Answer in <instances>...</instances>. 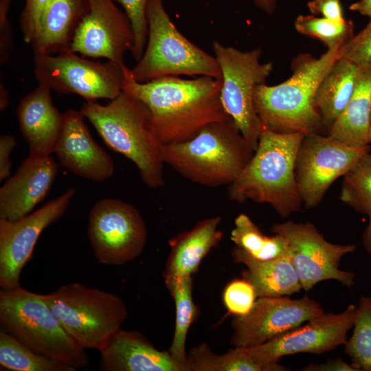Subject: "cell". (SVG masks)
<instances>
[{
  "label": "cell",
  "mask_w": 371,
  "mask_h": 371,
  "mask_svg": "<svg viewBox=\"0 0 371 371\" xmlns=\"http://www.w3.org/2000/svg\"><path fill=\"white\" fill-rule=\"evenodd\" d=\"M222 79L199 76L183 79L169 76L139 82L123 66L122 91L148 109L161 144L186 141L203 127L231 117L221 102Z\"/></svg>",
  "instance_id": "6da1fadb"
},
{
  "label": "cell",
  "mask_w": 371,
  "mask_h": 371,
  "mask_svg": "<svg viewBox=\"0 0 371 371\" xmlns=\"http://www.w3.org/2000/svg\"><path fill=\"white\" fill-rule=\"evenodd\" d=\"M306 134H280L263 128L251 159L227 188L229 199L238 203L253 201L269 204L283 218L300 212L303 203L295 164Z\"/></svg>",
  "instance_id": "7a4b0ae2"
},
{
  "label": "cell",
  "mask_w": 371,
  "mask_h": 371,
  "mask_svg": "<svg viewBox=\"0 0 371 371\" xmlns=\"http://www.w3.org/2000/svg\"><path fill=\"white\" fill-rule=\"evenodd\" d=\"M341 50H327L319 58L300 54L292 60L289 78L273 86L256 87L254 103L263 128L280 134L319 133L323 125L313 106L314 95Z\"/></svg>",
  "instance_id": "3957f363"
},
{
  "label": "cell",
  "mask_w": 371,
  "mask_h": 371,
  "mask_svg": "<svg viewBox=\"0 0 371 371\" xmlns=\"http://www.w3.org/2000/svg\"><path fill=\"white\" fill-rule=\"evenodd\" d=\"M80 111L110 148L136 166L146 186L164 185L161 144L143 102L122 91L105 105L86 101Z\"/></svg>",
  "instance_id": "277c9868"
},
{
  "label": "cell",
  "mask_w": 371,
  "mask_h": 371,
  "mask_svg": "<svg viewBox=\"0 0 371 371\" xmlns=\"http://www.w3.org/2000/svg\"><path fill=\"white\" fill-rule=\"evenodd\" d=\"M161 151L164 163L181 177L210 188L233 183L254 153L232 117L205 126L186 141L162 144Z\"/></svg>",
  "instance_id": "5b68a950"
},
{
  "label": "cell",
  "mask_w": 371,
  "mask_h": 371,
  "mask_svg": "<svg viewBox=\"0 0 371 371\" xmlns=\"http://www.w3.org/2000/svg\"><path fill=\"white\" fill-rule=\"evenodd\" d=\"M1 329L40 355L75 368L89 364L85 349L65 330L41 294L21 286L0 291Z\"/></svg>",
  "instance_id": "8992f818"
},
{
  "label": "cell",
  "mask_w": 371,
  "mask_h": 371,
  "mask_svg": "<svg viewBox=\"0 0 371 371\" xmlns=\"http://www.w3.org/2000/svg\"><path fill=\"white\" fill-rule=\"evenodd\" d=\"M148 38L144 53L131 69L139 82L179 75L221 78L220 66L212 56L186 38L172 22L163 0L147 6Z\"/></svg>",
  "instance_id": "52a82bcc"
},
{
  "label": "cell",
  "mask_w": 371,
  "mask_h": 371,
  "mask_svg": "<svg viewBox=\"0 0 371 371\" xmlns=\"http://www.w3.org/2000/svg\"><path fill=\"white\" fill-rule=\"evenodd\" d=\"M43 299L83 348L99 349L121 328L128 312L117 295L79 282L62 285Z\"/></svg>",
  "instance_id": "ba28073f"
},
{
  "label": "cell",
  "mask_w": 371,
  "mask_h": 371,
  "mask_svg": "<svg viewBox=\"0 0 371 371\" xmlns=\"http://www.w3.org/2000/svg\"><path fill=\"white\" fill-rule=\"evenodd\" d=\"M212 49L222 74L223 108L255 151L263 126L255 109L254 91L256 87L265 83L273 63L260 62V49L241 51L214 41Z\"/></svg>",
  "instance_id": "9c48e42d"
},
{
  "label": "cell",
  "mask_w": 371,
  "mask_h": 371,
  "mask_svg": "<svg viewBox=\"0 0 371 371\" xmlns=\"http://www.w3.org/2000/svg\"><path fill=\"white\" fill-rule=\"evenodd\" d=\"M34 65L38 83L60 94L73 93L86 101H96L113 100L122 91L125 64L93 61L70 50L34 56Z\"/></svg>",
  "instance_id": "30bf717a"
},
{
  "label": "cell",
  "mask_w": 371,
  "mask_h": 371,
  "mask_svg": "<svg viewBox=\"0 0 371 371\" xmlns=\"http://www.w3.org/2000/svg\"><path fill=\"white\" fill-rule=\"evenodd\" d=\"M87 234L97 260L116 266L139 256L148 236L139 211L114 198L102 199L93 205L89 214Z\"/></svg>",
  "instance_id": "8fae6325"
},
{
  "label": "cell",
  "mask_w": 371,
  "mask_h": 371,
  "mask_svg": "<svg viewBox=\"0 0 371 371\" xmlns=\"http://www.w3.org/2000/svg\"><path fill=\"white\" fill-rule=\"evenodd\" d=\"M370 146L355 147L319 133H307L299 147L295 176L299 194L306 209L317 206L328 188L344 175Z\"/></svg>",
  "instance_id": "7c38bea8"
},
{
  "label": "cell",
  "mask_w": 371,
  "mask_h": 371,
  "mask_svg": "<svg viewBox=\"0 0 371 371\" xmlns=\"http://www.w3.org/2000/svg\"><path fill=\"white\" fill-rule=\"evenodd\" d=\"M271 231L286 240L302 289L308 291L328 280H337L347 287L354 285L355 274L340 269L339 265L343 256L352 253L356 245L329 243L310 222L275 223Z\"/></svg>",
  "instance_id": "4fadbf2b"
},
{
  "label": "cell",
  "mask_w": 371,
  "mask_h": 371,
  "mask_svg": "<svg viewBox=\"0 0 371 371\" xmlns=\"http://www.w3.org/2000/svg\"><path fill=\"white\" fill-rule=\"evenodd\" d=\"M357 313V306L350 304L341 313H323L304 326L258 346L244 349L255 361L270 366H278L280 359L286 355L324 353L346 343Z\"/></svg>",
  "instance_id": "5bb4252c"
},
{
  "label": "cell",
  "mask_w": 371,
  "mask_h": 371,
  "mask_svg": "<svg viewBox=\"0 0 371 371\" xmlns=\"http://www.w3.org/2000/svg\"><path fill=\"white\" fill-rule=\"evenodd\" d=\"M324 313L319 303L305 296L260 297L249 313L234 315L230 343L235 348H253L278 337Z\"/></svg>",
  "instance_id": "9a60e30c"
},
{
  "label": "cell",
  "mask_w": 371,
  "mask_h": 371,
  "mask_svg": "<svg viewBox=\"0 0 371 371\" xmlns=\"http://www.w3.org/2000/svg\"><path fill=\"white\" fill-rule=\"evenodd\" d=\"M76 192V189L69 188L21 218H0V286L3 289L20 286L21 271L31 258L40 235L65 213Z\"/></svg>",
  "instance_id": "2e32d148"
},
{
  "label": "cell",
  "mask_w": 371,
  "mask_h": 371,
  "mask_svg": "<svg viewBox=\"0 0 371 371\" xmlns=\"http://www.w3.org/2000/svg\"><path fill=\"white\" fill-rule=\"evenodd\" d=\"M131 23L114 0H89V10L80 23L70 50L89 58H103L124 65L131 52Z\"/></svg>",
  "instance_id": "e0dca14e"
},
{
  "label": "cell",
  "mask_w": 371,
  "mask_h": 371,
  "mask_svg": "<svg viewBox=\"0 0 371 371\" xmlns=\"http://www.w3.org/2000/svg\"><path fill=\"white\" fill-rule=\"evenodd\" d=\"M82 112L63 113L61 131L54 153L60 165L71 172L95 182L109 179L115 170L112 157L93 139Z\"/></svg>",
  "instance_id": "ac0fdd59"
},
{
  "label": "cell",
  "mask_w": 371,
  "mask_h": 371,
  "mask_svg": "<svg viewBox=\"0 0 371 371\" xmlns=\"http://www.w3.org/2000/svg\"><path fill=\"white\" fill-rule=\"evenodd\" d=\"M58 172L51 155H29L0 188V218L16 220L31 213L49 192Z\"/></svg>",
  "instance_id": "d6986e66"
},
{
  "label": "cell",
  "mask_w": 371,
  "mask_h": 371,
  "mask_svg": "<svg viewBox=\"0 0 371 371\" xmlns=\"http://www.w3.org/2000/svg\"><path fill=\"white\" fill-rule=\"evenodd\" d=\"M99 351L103 371H186L169 351L157 349L139 331L120 328Z\"/></svg>",
  "instance_id": "ffe728a7"
},
{
  "label": "cell",
  "mask_w": 371,
  "mask_h": 371,
  "mask_svg": "<svg viewBox=\"0 0 371 371\" xmlns=\"http://www.w3.org/2000/svg\"><path fill=\"white\" fill-rule=\"evenodd\" d=\"M52 91L38 84L20 100L17 106L19 129L31 157H43L54 153L61 131L63 113L54 104Z\"/></svg>",
  "instance_id": "44dd1931"
},
{
  "label": "cell",
  "mask_w": 371,
  "mask_h": 371,
  "mask_svg": "<svg viewBox=\"0 0 371 371\" xmlns=\"http://www.w3.org/2000/svg\"><path fill=\"white\" fill-rule=\"evenodd\" d=\"M221 221L218 216L201 220L169 240L170 252L164 271L165 284L192 276L196 271L203 258L221 239Z\"/></svg>",
  "instance_id": "7402d4cb"
},
{
  "label": "cell",
  "mask_w": 371,
  "mask_h": 371,
  "mask_svg": "<svg viewBox=\"0 0 371 371\" xmlns=\"http://www.w3.org/2000/svg\"><path fill=\"white\" fill-rule=\"evenodd\" d=\"M89 10V0H50L30 45L34 56L70 51L76 30Z\"/></svg>",
  "instance_id": "603a6c76"
},
{
  "label": "cell",
  "mask_w": 371,
  "mask_h": 371,
  "mask_svg": "<svg viewBox=\"0 0 371 371\" xmlns=\"http://www.w3.org/2000/svg\"><path fill=\"white\" fill-rule=\"evenodd\" d=\"M234 260L246 269L243 278L254 287L256 297L288 296L302 289L289 254L269 260H258L234 247Z\"/></svg>",
  "instance_id": "cb8c5ba5"
},
{
  "label": "cell",
  "mask_w": 371,
  "mask_h": 371,
  "mask_svg": "<svg viewBox=\"0 0 371 371\" xmlns=\"http://www.w3.org/2000/svg\"><path fill=\"white\" fill-rule=\"evenodd\" d=\"M371 65L360 66L354 92L328 135L349 146L370 145Z\"/></svg>",
  "instance_id": "d4e9b609"
},
{
  "label": "cell",
  "mask_w": 371,
  "mask_h": 371,
  "mask_svg": "<svg viewBox=\"0 0 371 371\" xmlns=\"http://www.w3.org/2000/svg\"><path fill=\"white\" fill-rule=\"evenodd\" d=\"M359 67L349 59L340 57L318 85L313 106L322 120L323 128L328 131L350 100L355 88Z\"/></svg>",
  "instance_id": "484cf974"
},
{
  "label": "cell",
  "mask_w": 371,
  "mask_h": 371,
  "mask_svg": "<svg viewBox=\"0 0 371 371\" xmlns=\"http://www.w3.org/2000/svg\"><path fill=\"white\" fill-rule=\"evenodd\" d=\"M231 240L236 247L258 260H269L289 254L286 240L275 234L264 235L259 227L245 214H239L234 221Z\"/></svg>",
  "instance_id": "4316f807"
},
{
  "label": "cell",
  "mask_w": 371,
  "mask_h": 371,
  "mask_svg": "<svg viewBox=\"0 0 371 371\" xmlns=\"http://www.w3.org/2000/svg\"><path fill=\"white\" fill-rule=\"evenodd\" d=\"M187 371H278L275 366L253 360L243 348H235L224 355L213 352L206 344L193 348L187 357Z\"/></svg>",
  "instance_id": "83f0119b"
},
{
  "label": "cell",
  "mask_w": 371,
  "mask_h": 371,
  "mask_svg": "<svg viewBox=\"0 0 371 371\" xmlns=\"http://www.w3.org/2000/svg\"><path fill=\"white\" fill-rule=\"evenodd\" d=\"M166 286L175 301L176 310L173 339L168 351L176 361L186 367L187 371L186 338L197 313L192 299V278L188 276L167 283Z\"/></svg>",
  "instance_id": "f1b7e54d"
},
{
  "label": "cell",
  "mask_w": 371,
  "mask_h": 371,
  "mask_svg": "<svg viewBox=\"0 0 371 371\" xmlns=\"http://www.w3.org/2000/svg\"><path fill=\"white\" fill-rule=\"evenodd\" d=\"M0 365L14 371H76L71 366L36 353L12 335L0 330Z\"/></svg>",
  "instance_id": "f546056e"
},
{
  "label": "cell",
  "mask_w": 371,
  "mask_h": 371,
  "mask_svg": "<svg viewBox=\"0 0 371 371\" xmlns=\"http://www.w3.org/2000/svg\"><path fill=\"white\" fill-rule=\"evenodd\" d=\"M342 202L355 211L371 213V153L363 155L344 175L339 196Z\"/></svg>",
  "instance_id": "4dcf8cb0"
},
{
  "label": "cell",
  "mask_w": 371,
  "mask_h": 371,
  "mask_svg": "<svg viewBox=\"0 0 371 371\" xmlns=\"http://www.w3.org/2000/svg\"><path fill=\"white\" fill-rule=\"evenodd\" d=\"M353 332L344 352L357 371H371V297H360Z\"/></svg>",
  "instance_id": "1f68e13d"
},
{
  "label": "cell",
  "mask_w": 371,
  "mask_h": 371,
  "mask_svg": "<svg viewBox=\"0 0 371 371\" xmlns=\"http://www.w3.org/2000/svg\"><path fill=\"white\" fill-rule=\"evenodd\" d=\"M294 25L299 33L319 40L327 50L342 48L355 35L352 20L338 24L313 14L299 15Z\"/></svg>",
  "instance_id": "d6a6232c"
},
{
  "label": "cell",
  "mask_w": 371,
  "mask_h": 371,
  "mask_svg": "<svg viewBox=\"0 0 371 371\" xmlns=\"http://www.w3.org/2000/svg\"><path fill=\"white\" fill-rule=\"evenodd\" d=\"M150 0H117L124 10L133 28L134 44L131 52L137 62L142 57L148 38L147 6Z\"/></svg>",
  "instance_id": "836d02e7"
},
{
  "label": "cell",
  "mask_w": 371,
  "mask_h": 371,
  "mask_svg": "<svg viewBox=\"0 0 371 371\" xmlns=\"http://www.w3.org/2000/svg\"><path fill=\"white\" fill-rule=\"evenodd\" d=\"M256 298L253 286L243 278L231 282L223 292L224 304L228 312L234 315L249 313Z\"/></svg>",
  "instance_id": "e575fe53"
},
{
  "label": "cell",
  "mask_w": 371,
  "mask_h": 371,
  "mask_svg": "<svg viewBox=\"0 0 371 371\" xmlns=\"http://www.w3.org/2000/svg\"><path fill=\"white\" fill-rule=\"evenodd\" d=\"M341 57L359 66L371 65V18L366 26L342 47Z\"/></svg>",
  "instance_id": "d590c367"
},
{
  "label": "cell",
  "mask_w": 371,
  "mask_h": 371,
  "mask_svg": "<svg viewBox=\"0 0 371 371\" xmlns=\"http://www.w3.org/2000/svg\"><path fill=\"white\" fill-rule=\"evenodd\" d=\"M50 0H25L20 16V27L23 41L31 44L35 38L42 14Z\"/></svg>",
  "instance_id": "8d00e7d4"
},
{
  "label": "cell",
  "mask_w": 371,
  "mask_h": 371,
  "mask_svg": "<svg viewBox=\"0 0 371 371\" xmlns=\"http://www.w3.org/2000/svg\"><path fill=\"white\" fill-rule=\"evenodd\" d=\"M10 0H0V63L5 64L13 51V33L8 13Z\"/></svg>",
  "instance_id": "74e56055"
},
{
  "label": "cell",
  "mask_w": 371,
  "mask_h": 371,
  "mask_svg": "<svg viewBox=\"0 0 371 371\" xmlns=\"http://www.w3.org/2000/svg\"><path fill=\"white\" fill-rule=\"evenodd\" d=\"M306 5L313 15L320 14L322 17L338 24L346 21L343 15L341 0H311Z\"/></svg>",
  "instance_id": "f35d334b"
},
{
  "label": "cell",
  "mask_w": 371,
  "mask_h": 371,
  "mask_svg": "<svg viewBox=\"0 0 371 371\" xmlns=\"http://www.w3.org/2000/svg\"><path fill=\"white\" fill-rule=\"evenodd\" d=\"M16 145L14 136L10 134L2 135L0 137V181H3L10 175L12 162L10 155Z\"/></svg>",
  "instance_id": "ab89813d"
},
{
  "label": "cell",
  "mask_w": 371,
  "mask_h": 371,
  "mask_svg": "<svg viewBox=\"0 0 371 371\" xmlns=\"http://www.w3.org/2000/svg\"><path fill=\"white\" fill-rule=\"evenodd\" d=\"M303 370L305 371H357L352 364L341 358L330 360L324 363H310Z\"/></svg>",
  "instance_id": "60d3db41"
},
{
  "label": "cell",
  "mask_w": 371,
  "mask_h": 371,
  "mask_svg": "<svg viewBox=\"0 0 371 371\" xmlns=\"http://www.w3.org/2000/svg\"><path fill=\"white\" fill-rule=\"evenodd\" d=\"M349 9L371 18V0H359L352 3Z\"/></svg>",
  "instance_id": "b9f144b4"
},
{
  "label": "cell",
  "mask_w": 371,
  "mask_h": 371,
  "mask_svg": "<svg viewBox=\"0 0 371 371\" xmlns=\"http://www.w3.org/2000/svg\"><path fill=\"white\" fill-rule=\"evenodd\" d=\"M368 216V223L362 234V243L365 250L371 257V213Z\"/></svg>",
  "instance_id": "7bdbcfd3"
},
{
  "label": "cell",
  "mask_w": 371,
  "mask_h": 371,
  "mask_svg": "<svg viewBox=\"0 0 371 371\" xmlns=\"http://www.w3.org/2000/svg\"><path fill=\"white\" fill-rule=\"evenodd\" d=\"M257 8L267 14H272L277 7L276 0H253Z\"/></svg>",
  "instance_id": "ee69618b"
},
{
  "label": "cell",
  "mask_w": 371,
  "mask_h": 371,
  "mask_svg": "<svg viewBox=\"0 0 371 371\" xmlns=\"http://www.w3.org/2000/svg\"><path fill=\"white\" fill-rule=\"evenodd\" d=\"M10 104V95L8 91L2 80L0 82V110L4 111Z\"/></svg>",
  "instance_id": "f6af8a7d"
},
{
  "label": "cell",
  "mask_w": 371,
  "mask_h": 371,
  "mask_svg": "<svg viewBox=\"0 0 371 371\" xmlns=\"http://www.w3.org/2000/svg\"><path fill=\"white\" fill-rule=\"evenodd\" d=\"M369 140L371 143V114H370V131H369Z\"/></svg>",
  "instance_id": "bcb514c9"
}]
</instances>
